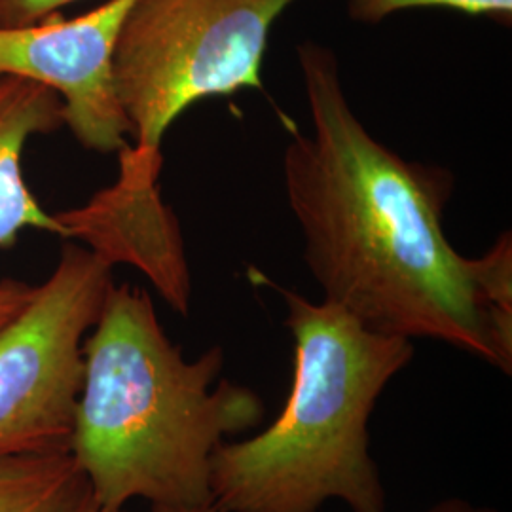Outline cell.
<instances>
[{"mask_svg":"<svg viewBox=\"0 0 512 512\" xmlns=\"http://www.w3.org/2000/svg\"><path fill=\"white\" fill-rule=\"evenodd\" d=\"M296 0H135L114 52L129 145L162 154L167 129L194 103L262 90L270 31Z\"/></svg>","mask_w":512,"mask_h":512,"instance_id":"obj_4","label":"cell"},{"mask_svg":"<svg viewBox=\"0 0 512 512\" xmlns=\"http://www.w3.org/2000/svg\"><path fill=\"white\" fill-rule=\"evenodd\" d=\"M429 512H499L488 507H475L463 499H446L439 503L437 507H433Z\"/></svg>","mask_w":512,"mask_h":512,"instance_id":"obj_13","label":"cell"},{"mask_svg":"<svg viewBox=\"0 0 512 512\" xmlns=\"http://www.w3.org/2000/svg\"><path fill=\"white\" fill-rule=\"evenodd\" d=\"M152 512H219V509L215 505H211V507H198V509H177V507L152 505Z\"/></svg>","mask_w":512,"mask_h":512,"instance_id":"obj_14","label":"cell"},{"mask_svg":"<svg viewBox=\"0 0 512 512\" xmlns=\"http://www.w3.org/2000/svg\"><path fill=\"white\" fill-rule=\"evenodd\" d=\"M112 268L67 245L33 300L0 330V458L69 446L84 382V340L109 294Z\"/></svg>","mask_w":512,"mask_h":512,"instance_id":"obj_5","label":"cell"},{"mask_svg":"<svg viewBox=\"0 0 512 512\" xmlns=\"http://www.w3.org/2000/svg\"><path fill=\"white\" fill-rule=\"evenodd\" d=\"M439 8L511 25L512 0H348V16L361 25H378L406 10Z\"/></svg>","mask_w":512,"mask_h":512,"instance_id":"obj_10","label":"cell"},{"mask_svg":"<svg viewBox=\"0 0 512 512\" xmlns=\"http://www.w3.org/2000/svg\"><path fill=\"white\" fill-rule=\"evenodd\" d=\"M120 154L116 183L84 207L55 215L63 238L80 239L110 266L129 264L147 275L165 302L186 317L192 281L173 211L162 202L158 177L162 154H143L128 145Z\"/></svg>","mask_w":512,"mask_h":512,"instance_id":"obj_7","label":"cell"},{"mask_svg":"<svg viewBox=\"0 0 512 512\" xmlns=\"http://www.w3.org/2000/svg\"><path fill=\"white\" fill-rule=\"evenodd\" d=\"M135 0H107L78 18L57 14L29 27L0 29V78L42 84L61 99L63 124L95 152H120L129 145L114 52Z\"/></svg>","mask_w":512,"mask_h":512,"instance_id":"obj_6","label":"cell"},{"mask_svg":"<svg viewBox=\"0 0 512 512\" xmlns=\"http://www.w3.org/2000/svg\"><path fill=\"white\" fill-rule=\"evenodd\" d=\"M296 54L311 133L294 131L283 179L325 302L366 329L439 340L511 374L499 260L459 255L442 226L452 175L404 160L365 128L330 48L304 40Z\"/></svg>","mask_w":512,"mask_h":512,"instance_id":"obj_1","label":"cell"},{"mask_svg":"<svg viewBox=\"0 0 512 512\" xmlns=\"http://www.w3.org/2000/svg\"><path fill=\"white\" fill-rule=\"evenodd\" d=\"M78 0H0V29H18L52 18Z\"/></svg>","mask_w":512,"mask_h":512,"instance_id":"obj_11","label":"cell"},{"mask_svg":"<svg viewBox=\"0 0 512 512\" xmlns=\"http://www.w3.org/2000/svg\"><path fill=\"white\" fill-rule=\"evenodd\" d=\"M61 110V99L50 88L14 76L0 78V249L14 247L25 228L65 236L55 215L40 207L21 171L25 143L59 128Z\"/></svg>","mask_w":512,"mask_h":512,"instance_id":"obj_8","label":"cell"},{"mask_svg":"<svg viewBox=\"0 0 512 512\" xmlns=\"http://www.w3.org/2000/svg\"><path fill=\"white\" fill-rule=\"evenodd\" d=\"M0 512H105L69 446L0 458Z\"/></svg>","mask_w":512,"mask_h":512,"instance_id":"obj_9","label":"cell"},{"mask_svg":"<svg viewBox=\"0 0 512 512\" xmlns=\"http://www.w3.org/2000/svg\"><path fill=\"white\" fill-rule=\"evenodd\" d=\"M37 293L35 285L4 279L0 281V330L4 329L14 317H18L21 310L33 300Z\"/></svg>","mask_w":512,"mask_h":512,"instance_id":"obj_12","label":"cell"},{"mask_svg":"<svg viewBox=\"0 0 512 512\" xmlns=\"http://www.w3.org/2000/svg\"><path fill=\"white\" fill-rule=\"evenodd\" d=\"M84 382L69 448L105 512L131 499L211 507V459L230 435L256 427L253 389L219 380L224 351L188 361L145 289L112 285L84 340Z\"/></svg>","mask_w":512,"mask_h":512,"instance_id":"obj_2","label":"cell"},{"mask_svg":"<svg viewBox=\"0 0 512 512\" xmlns=\"http://www.w3.org/2000/svg\"><path fill=\"white\" fill-rule=\"evenodd\" d=\"M287 306L294 376L281 414L253 439L222 442L211 459L219 512H317L344 501L387 511L368 421L387 384L414 357L412 340L366 329L330 302H311L251 270Z\"/></svg>","mask_w":512,"mask_h":512,"instance_id":"obj_3","label":"cell"}]
</instances>
